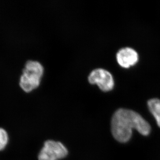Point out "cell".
Here are the masks:
<instances>
[{"mask_svg":"<svg viewBox=\"0 0 160 160\" xmlns=\"http://www.w3.org/2000/svg\"><path fill=\"white\" fill-rule=\"evenodd\" d=\"M111 128L112 135L120 142H128L131 138L132 130L135 129L141 134L147 136L151 127L138 112L127 109L117 110L112 117Z\"/></svg>","mask_w":160,"mask_h":160,"instance_id":"cell-1","label":"cell"},{"mask_svg":"<svg viewBox=\"0 0 160 160\" xmlns=\"http://www.w3.org/2000/svg\"><path fill=\"white\" fill-rule=\"evenodd\" d=\"M43 74L44 68L39 62L28 61L20 77V86L24 92H31L39 86Z\"/></svg>","mask_w":160,"mask_h":160,"instance_id":"cell-2","label":"cell"},{"mask_svg":"<svg viewBox=\"0 0 160 160\" xmlns=\"http://www.w3.org/2000/svg\"><path fill=\"white\" fill-rule=\"evenodd\" d=\"M68 154L67 148L59 142L47 141L38 155L39 160H58L63 159Z\"/></svg>","mask_w":160,"mask_h":160,"instance_id":"cell-3","label":"cell"},{"mask_svg":"<svg viewBox=\"0 0 160 160\" xmlns=\"http://www.w3.org/2000/svg\"><path fill=\"white\" fill-rule=\"evenodd\" d=\"M89 83L98 85L101 90L107 92L114 87V80L110 72L103 68H97L91 72L88 77Z\"/></svg>","mask_w":160,"mask_h":160,"instance_id":"cell-4","label":"cell"},{"mask_svg":"<svg viewBox=\"0 0 160 160\" xmlns=\"http://www.w3.org/2000/svg\"><path fill=\"white\" fill-rule=\"evenodd\" d=\"M116 57L119 64L124 68H128L134 65L138 60V52L130 47L120 49L117 53Z\"/></svg>","mask_w":160,"mask_h":160,"instance_id":"cell-5","label":"cell"},{"mask_svg":"<svg viewBox=\"0 0 160 160\" xmlns=\"http://www.w3.org/2000/svg\"><path fill=\"white\" fill-rule=\"evenodd\" d=\"M148 106L160 128V100L158 98L150 99L148 101Z\"/></svg>","mask_w":160,"mask_h":160,"instance_id":"cell-6","label":"cell"},{"mask_svg":"<svg viewBox=\"0 0 160 160\" xmlns=\"http://www.w3.org/2000/svg\"><path fill=\"white\" fill-rule=\"evenodd\" d=\"M8 138L5 130L0 128V151L4 149L8 144Z\"/></svg>","mask_w":160,"mask_h":160,"instance_id":"cell-7","label":"cell"}]
</instances>
